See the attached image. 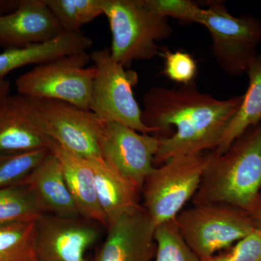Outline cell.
Instances as JSON below:
<instances>
[{
  "instance_id": "obj_5",
  "label": "cell",
  "mask_w": 261,
  "mask_h": 261,
  "mask_svg": "<svg viewBox=\"0 0 261 261\" xmlns=\"http://www.w3.org/2000/svg\"><path fill=\"white\" fill-rule=\"evenodd\" d=\"M89 55L97 69L89 111L105 121L120 123L140 133H157L142 122V108L133 92L139 82L137 71L127 69L115 61L109 48L97 49Z\"/></svg>"
},
{
  "instance_id": "obj_17",
  "label": "cell",
  "mask_w": 261,
  "mask_h": 261,
  "mask_svg": "<svg viewBox=\"0 0 261 261\" xmlns=\"http://www.w3.org/2000/svg\"><path fill=\"white\" fill-rule=\"evenodd\" d=\"M93 41L82 32H63L51 42L0 53V82L13 70L30 65H41L61 57L87 51Z\"/></svg>"
},
{
  "instance_id": "obj_12",
  "label": "cell",
  "mask_w": 261,
  "mask_h": 261,
  "mask_svg": "<svg viewBox=\"0 0 261 261\" xmlns=\"http://www.w3.org/2000/svg\"><path fill=\"white\" fill-rule=\"evenodd\" d=\"M107 237L92 261H152L156 225L142 205L108 220Z\"/></svg>"
},
{
  "instance_id": "obj_30",
  "label": "cell",
  "mask_w": 261,
  "mask_h": 261,
  "mask_svg": "<svg viewBox=\"0 0 261 261\" xmlns=\"http://www.w3.org/2000/svg\"><path fill=\"white\" fill-rule=\"evenodd\" d=\"M10 94V83L8 80L0 82V108Z\"/></svg>"
},
{
  "instance_id": "obj_3",
  "label": "cell",
  "mask_w": 261,
  "mask_h": 261,
  "mask_svg": "<svg viewBox=\"0 0 261 261\" xmlns=\"http://www.w3.org/2000/svg\"><path fill=\"white\" fill-rule=\"evenodd\" d=\"M109 23L111 56L124 68L161 55L157 43L168 39L173 29L167 18L151 9L146 0H102Z\"/></svg>"
},
{
  "instance_id": "obj_14",
  "label": "cell",
  "mask_w": 261,
  "mask_h": 261,
  "mask_svg": "<svg viewBox=\"0 0 261 261\" xmlns=\"http://www.w3.org/2000/svg\"><path fill=\"white\" fill-rule=\"evenodd\" d=\"M50 142L36 121L30 97L10 94L0 108V154L49 149Z\"/></svg>"
},
{
  "instance_id": "obj_27",
  "label": "cell",
  "mask_w": 261,
  "mask_h": 261,
  "mask_svg": "<svg viewBox=\"0 0 261 261\" xmlns=\"http://www.w3.org/2000/svg\"><path fill=\"white\" fill-rule=\"evenodd\" d=\"M203 261H261V231L255 230L235 244L229 252Z\"/></svg>"
},
{
  "instance_id": "obj_2",
  "label": "cell",
  "mask_w": 261,
  "mask_h": 261,
  "mask_svg": "<svg viewBox=\"0 0 261 261\" xmlns=\"http://www.w3.org/2000/svg\"><path fill=\"white\" fill-rule=\"evenodd\" d=\"M261 190V122L222 154L213 151L193 205L224 204L248 211Z\"/></svg>"
},
{
  "instance_id": "obj_9",
  "label": "cell",
  "mask_w": 261,
  "mask_h": 261,
  "mask_svg": "<svg viewBox=\"0 0 261 261\" xmlns=\"http://www.w3.org/2000/svg\"><path fill=\"white\" fill-rule=\"evenodd\" d=\"M30 99L36 121L44 135L84 159L102 157L99 137L105 121L95 113L63 101Z\"/></svg>"
},
{
  "instance_id": "obj_11",
  "label": "cell",
  "mask_w": 261,
  "mask_h": 261,
  "mask_svg": "<svg viewBox=\"0 0 261 261\" xmlns=\"http://www.w3.org/2000/svg\"><path fill=\"white\" fill-rule=\"evenodd\" d=\"M99 225L82 216L42 214L36 221L37 261H88L86 254L99 238Z\"/></svg>"
},
{
  "instance_id": "obj_25",
  "label": "cell",
  "mask_w": 261,
  "mask_h": 261,
  "mask_svg": "<svg viewBox=\"0 0 261 261\" xmlns=\"http://www.w3.org/2000/svg\"><path fill=\"white\" fill-rule=\"evenodd\" d=\"M146 3L154 12L165 18L201 24L205 15V8L191 0H146Z\"/></svg>"
},
{
  "instance_id": "obj_31",
  "label": "cell",
  "mask_w": 261,
  "mask_h": 261,
  "mask_svg": "<svg viewBox=\"0 0 261 261\" xmlns=\"http://www.w3.org/2000/svg\"></svg>"
},
{
  "instance_id": "obj_10",
  "label": "cell",
  "mask_w": 261,
  "mask_h": 261,
  "mask_svg": "<svg viewBox=\"0 0 261 261\" xmlns=\"http://www.w3.org/2000/svg\"><path fill=\"white\" fill-rule=\"evenodd\" d=\"M99 146L102 159L142 192L146 178L154 168L160 137L104 121Z\"/></svg>"
},
{
  "instance_id": "obj_23",
  "label": "cell",
  "mask_w": 261,
  "mask_h": 261,
  "mask_svg": "<svg viewBox=\"0 0 261 261\" xmlns=\"http://www.w3.org/2000/svg\"><path fill=\"white\" fill-rule=\"evenodd\" d=\"M153 261H203L189 247L175 220L158 225Z\"/></svg>"
},
{
  "instance_id": "obj_18",
  "label": "cell",
  "mask_w": 261,
  "mask_h": 261,
  "mask_svg": "<svg viewBox=\"0 0 261 261\" xmlns=\"http://www.w3.org/2000/svg\"><path fill=\"white\" fill-rule=\"evenodd\" d=\"M98 201L107 219L140 205V190L102 157L88 160Z\"/></svg>"
},
{
  "instance_id": "obj_21",
  "label": "cell",
  "mask_w": 261,
  "mask_h": 261,
  "mask_svg": "<svg viewBox=\"0 0 261 261\" xmlns=\"http://www.w3.org/2000/svg\"><path fill=\"white\" fill-rule=\"evenodd\" d=\"M42 213L23 182L0 190V224L37 221Z\"/></svg>"
},
{
  "instance_id": "obj_15",
  "label": "cell",
  "mask_w": 261,
  "mask_h": 261,
  "mask_svg": "<svg viewBox=\"0 0 261 261\" xmlns=\"http://www.w3.org/2000/svg\"><path fill=\"white\" fill-rule=\"evenodd\" d=\"M23 183L32 192L42 214L62 218L81 216L65 182L61 163L50 151Z\"/></svg>"
},
{
  "instance_id": "obj_22",
  "label": "cell",
  "mask_w": 261,
  "mask_h": 261,
  "mask_svg": "<svg viewBox=\"0 0 261 261\" xmlns=\"http://www.w3.org/2000/svg\"><path fill=\"white\" fill-rule=\"evenodd\" d=\"M65 32L81 28L103 15L102 0H44Z\"/></svg>"
},
{
  "instance_id": "obj_1",
  "label": "cell",
  "mask_w": 261,
  "mask_h": 261,
  "mask_svg": "<svg viewBox=\"0 0 261 261\" xmlns=\"http://www.w3.org/2000/svg\"><path fill=\"white\" fill-rule=\"evenodd\" d=\"M243 95L219 99L203 93L195 81L178 88L154 87L142 99V120L157 133L173 126L172 135L160 137L154 164L178 157L214 151Z\"/></svg>"
},
{
  "instance_id": "obj_19",
  "label": "cell",
  "mask_w": 261,
  "mask_h": 261,
  "mask_svg": "<svg viewBox=\"0 0 261 261\" xmlns=\"http://www.w3.org/2000/svg\"><path fill=\"white\" fill-rule=\"evenodd\" d=\"M248 87L234 116L225 129L214 152H226L249 128L261 122V53L252 61L247 71Z\"/></svg>"
},
{
  "instance_id": "obj_20",
  "label": "cell",
  "mask_w": 261,
  "mask_h": 261,
  "mask_svg": "<svg viewBox=\"0 0 261 261\" xmlns=\"http://www.w3.org/2000/svg\"><path fill=\"white\" fill-rule=\"evenodd\" d=\"M36 221L0 224V261H37Z\"/></svg>"
},
{
  "instance_id": "obj_7",
  "label": "cell",
  "mask_w": 261,
  "mask_h": 261,
  "mask_svg": "<svg viewBox=\"0 0 261 261\" xmlns=\"http://www.w3.org/2000/svg\"><path fill=\"white\" fill-rule=\"evenodd\" d=\"M200 25L210 33L211 51L220 68L231 76L247 73L257 58L261 20L251 15H231L221 1L210 2Z\"/></svg>"
},
{
  "instance_id": "obj_13",
  "label": "cell",
  "mask_w": 261,
  "mask_h": 261,
  "mask_svg": "<svg viewBox=\"0 0 261 261\" xmlns=\"http://www.w3.org/2000/svg\"><path fill=\"white\" fill-rule=\"evenodd\" d=\"M63 32L44 0H20L15 11L0 15V47L5 50L51 42Z\"/></svg>"
},
{
  "instance_id": "obj_6",
  "label": "cell",
  "mask_w": 261,
  "mask_h": 261,
  "mask_svg": "<svg viewBox=\"0 0 261 261\" xmlns=\"http://www.w3.org/2000/svg\"><path fill=\"white\" fill-rule=\"evenodd\" d=\"M87 51L61 57L38 65L15 81L18 94L55 99L89 111L92 84L97 69L89 67Z\"/></svg>"
},
{
  "instance_id": "obj_28",
  "label": "cell",
  "mask_w": 261,
  "mask_h": 261,
  "mask_svg": "<svg viewBox=\"0 0 261 261\" xmlns=\"http://www.w3.org/2000/svg\"><path fill=\"white\" fill-rule=\"evenodd\" d=\"M254 228L257 231H261V192L257 196L256 200L251 208L247 211Z\"/></svg>"
},
{
  "instance_id": "obj_26",
  "label": "cell",
  "mask_w": 261,
  "mask_h": 261,
  "mask_svg": "<svg viewBox=\"0 0 261 261\" xmlns=\"http://www.w3.org/2000/svg\"><path fill=\"white\" fill-rule=\"evenodd\" d=\"M164 74L176 83L187 84L195 81L197 73L195 60L189 53L182 51L174 53L165 51Z\"/></svg>"
},
{
  "instance_id": "obj_8",
  "label": "cell",
  "mask_w": 261,
  "mask_h": 261,
  "mask_svg": "<svg viewBox=\"0 0 261 261\" xmlns=\"http://www.w3.org/2000/svg\"><path fill=\"white\" fill-rule=\"evenodd\" d=\"M189 247L202 260L255 231L247 211L224 204L193 205L175 219Z\"/></svg>"
},
{
  "instance_id": "obj_16",
  "label": "cell",
  "mask_w": 261,
  "mask_h": 261,
  "mask_svg": "<svg viewBox=\"0 0 261 261\" xmlns=\"http://www.w3.org/2000/svg\"><path fill=\"white\" fill-rule=\"evenodd\" d=\"M49 150L61 163L65 182L80 216L106 227L108 219L98 201L94 173L88 160L72 153L51 139Z\"/></svg>"
},
{
  "instance_id": "obj_29",
  "label": "cell",
  "mask_w": 261,
  "mask_h": 261,
  "mask_svg": "<svg viewBox=\"0 0 261 261\" xmlns=\"http://www.w3.org/2000/svg\"><path fill=\"white\" fill-rule=\"evenodd\" d=\"M20 0H0V15L9 14L18 8Z\"/></svg>"
},
{
  "instance_id": "obj_4",
  "label": "cell",
  "mask_w": 261,
  "mask_h": 261,
  "mask_svg": "<svg viewBox=\"0 0 261 261\" xmlns=\"http://www.w3.org/2000/svg\"><path fill=\"white\" fill-rule=\"evenodd\" d=\"M213 151L178 156L154 167L142 192L144 206L156 226L173 221L198 190Z\"/></svg>"
},
{
  "instance_id": "obj_24",
  "label": "cell",
  "mask_w": 261,
  "mask_h": 261,
  "mask_svg": "<svg viewBox=\"0 0 261 261\" xmlns=\"http://www.w3.org/2000/svg\"><path fill=\"white\" fill-rule=\"evenodd\" d=\"M47 149L25 153L0 154V190L23 182L49 153Z\"/></svg>"
}]
</instances>
